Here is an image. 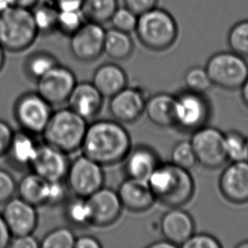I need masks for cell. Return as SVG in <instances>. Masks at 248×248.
I'll return each mask as SVG.
<instances>
[{
	"instance_id": "6da1fadb",
	"label": "cell",
	"mask_w": 248,
	"mask_h": 248,
	"mask_svg": "<svg viewBox=\"0 0 248 248\" xmlns=\"http://www.w3.org/2000/svg\"><path fill=\"white\" fill-rule=\"evenodd\" d=\"M131 148V136L122 123L99 120L87 125L81 150L104 167L124 161Z\"/></svg>"
},
{
	"instance_id": "7a4b0ae2",
	"label": "cell",
	"mask_w": 248,
	"mask_h": 248,
	"mask_svg": "<svg viewBox=\"0 0 248 248\" xmlns=\"http://www.w3.org/2000/svg\"><path fill=\"white\" fill-rule=\"evenodd\" d=\"M156 201L170 208H181L194 196L195 181L190 170L172 163L160 164L148 179Z\"/></svg>"
},
{
	"instance_id": "3957f363",
	"label": "cell",
	"mask_w": 248,
	"mask_h": 248,
	"mask_svg": "<svg viewBox=\"0 0 248 248\" xmlns=\"http://www.w3.org/2000/svg\"><path fill=\"white\" fill-rule=\"evenodd\" d=\"M87 121L70 108L53 112L42 136L44 142L66 155L81 150Z\"/></svg>"
},
{
	"instance_id": "277c9868",
	"label": "cell",
	"mask_w": 248,
	"mask_h": 248,
	"mask_svg": "<svg viewBox=\"0 0 248 248\" xmlns=\"http://www.w3.org/2000/svg\"><path fill=\"white\" fill-rule=\"evenodd\" d=\"M135 32L143 47L162 52L174 45L177 39L178 26L170 12L155 7L138 16Z\"/></svg>"
},
{
	"instance_id": "5b68a950",
	"label": "cell",
	"mask_w": 248,
	"mask_h": 248,
	"mask_svg": "<svg viewBox=\"0 0 248 248\" xmlns=\"http://www.w3.org/2000/svg\"><path fill=\"white\" fill-rule=\"evenodd\" d=\"M39 35L31 10L10 7L0 14V45L10 53H20L32 45Z\"/></svg>"
},
{
	"instance_id": "8992f818",
	"label": "cell",
	"mask_w": 248,
	"mask_h": 248,
	"mask_svg": "<svg viewBox=\"0 0 248 248\" xmlns=\"http://www.w3.org/2000/svg\"><path fill=\"white\" fill-rule=\"evenodd\" d=\"M205 70L213 86L225 90H237L248 78L247 59L231 51H220L208 59Z\"/></svg>"
},
{
	"instance_id": "52a82bcc",
	"label": "cell",
	"mask_w": 248,
	"mask_h": 248,
	"mask_svg": "<svg viewBox=\"0 0 248 248\" xmlns=\"http://www.w3.org/2000/svg\"><path fill=\"white\" fill-rule=\"evenodd\" d=\"M52 107L37 92L27 93L17 98L14 115L20 130L33 136L42 135L54 112Z\"/></svg>"
},
{
	"instance_id": "ba28073f",
	"label": "cell",
	"mask_w": 248,
	"mask_h": 248,
	"mask_svg": "<svg viewBox=\"0 0 248 248\" xmlns=\"http://www.w3.org/2000/svg\"><path fill=\"white\" fill-rule=\"evenodd\" d=\"M174 97V126L193 132L207 124L211 107L205 94L186 89Z\"/></svg>"
},
{
	"instance_id": "9c48e42d",
	"label": "cell",
	"mask_w": 248,
	"mask_h": 248,
	"mask_svg": "<svg viewBox=\"0 0 248 248\" xmlns=\"http://www.w3.org/2000/svg\"><path fill=\"white\" fill-rule=\"evenodd\" d=\"M64 181L72 194L87 198L104 186V169L97 162L82 155L70 163Z\"/></svg>"
},
{
	"instance_id": "30bf717a",
	"label": "cell",
	"mask_w": 248,
	"mask_h": 248,
	"mask_svg": "<svg viewBox=\"0 0 248 248\" xmlns=\"http://www.w3.org/2000/svg\"><path fill=\"white\" fill-rule=\"evenodd\" d=\"M190 141L197 162L202 167L216 170L228 161L225 151V133L218 128L206 124L192 132Z\"/></svg>"
},
{
	"instance_id": "8fae6325",
	"label": "cell",
	"mask_w": 248,
	"mask_h": 248,
	"mask_svg": "<svg viewBox=\"0 0 248 248\" xmlns=\"http://www.w3.org/2000/svg\"><path fill=\"white\" fill-rule=\"evenodd\" d=\"M77 84L74 72L59 64L37 81V93L52 106H58L67 103Z\"/></svg>"
},
{
	"instance_id": "7c38bea8",
	"label": "cell",
	"mask_w": 248,
	"mask_h": 248,
	"mask_svg": "<svg viewBox=\"0 0 248 248\" xmlns=\"http://www.w3.org/2000/svg\"><path fill=\"white\" fill-rule=\"evenodd\" d=\"M104 25L86 21L70 37V49L78 61L93 62L104 54Z\"/></svg>"
},
{
	"instance_id": "4fadbf2b",
	"label": "cell",
	"mask_w": 248,
	"mask_h": 248,
	"mask_svg": "<svg viewBox=\"0 0 248 248\" xmlns=\"http://www.w3.org/2000/svg\"><path fill=\"white\" fill-rule=\"evenodd\" d=\"M91 211V225L107 227L121 217L123 206L117 191L103 187L87 198Z\"/></svg>"
},
{
	"instance_id": "5bb4252c",
	"label": "cell",
	"mask_w": 248,
	"mask_h": 248,
	"mask_svg": "<svg viewBox=\"0 0 248 248\" xmlns=\"http://www.w3.org/2000/svg\"><path fill=\"white\" fill-rule=\"evenodd\" d=\"M218 189L223 198L233 204L248 202V161L231 162L222 171Z\"/></svg>"
},
{
	"instance_id": "9a60e30c",
	"label": "cell",
	"mask_w": 248,
	"mask_h": 248,
	"mask_svg": "<svg viewBox=\"0 0 248 248\" xmlns=\"http://www.w3.org/2000/svg\"><path fill=\"white\" fill-rule=\"evenodd\" d=\"M3 215L12 236L34 234L38 225L37 207L17 197L11 198L3 207Z\"/></svg>"
},
{
	"instance_id": "2e32d148",
	"label": "cell",
	"mask_w": 248,
	"mask_h": 248,
	"mask_svg": "<svg viewBox=\"0 0 248 248\" xmlns=\"http://www.w3.org/2000/svg\"><path fill=\"white\" fill-rule=\"evenodd\" d=\"M70 163L68 155L44 142L39 145L30 169L46 181H64Z\"/></svg>"
},
{
	"instance_id": "e0dca14e",
	"label": "cell",
	"mask_w": 248,
	"mask_h": 248,
	"mask_svg": "<svg viewBox=\"0 0 248 248\" xmlns=\"http://www.w3.org/2000/svg\"><path fill=\"white\" fill-rule=\"evenodd\" d=\"M148 97L138 87H125L110 97L109 111L114 120L121 123H133L144 114Z\"/></svg>"
},
{
	"instance_id": "ac0fdd59",
	"label": "cell",
	"mask_w": 248,
	"mask_h": 248,
	"mask_svg": "<svg viewBox=\"0 0 248 248\" xmlns=\"http://www.w3.org/2000/svg\"><path fill=\"white\" fill-rule=\"evenodd\" d=\"M195 220L187 211L181 208H171L163 215L160 230L164 238L181 248L195 233Z\"/></svg>"
},
{
	"instance_id": "d6986e66",
	"label": "cell",
	"mask_w": 248,
	"mask_h": 248,
	"mask_svg": "<svg viewBox=\"0 0 248 248\" xmlns=\"http://www.w3.org/2000/svg\"><path fill=\"white\" fill-rule=\"evenodd\" d=\"M104 98L93 82H78L68 99V108L84 120L91 121L100 113Z\"/></svg>"
},
{
	"instance_id": "ffe728a7",
	"label": "cell",
	"mask_w": 248,
	"mask_h": 248,
	"mask_svg": "<svg viewBox=\"0 0 248 248\" xmlns=\"http://www.w3.org/2000/svg\"><path fill=\"white\" fill-rule=\"evenodd\" d=\"M117 193L123 208L136 213L147 211L156 202L148 181L143 180L126 178L120 185Z\"/></svg>"
},
{
	"instance_id": "44dd1931",
	"label": "cell",
	"mask_w": 248,
	"mask_h": 248,
	"mask_svg": "<svg viewBox=\"0 0 248 248\" xmlns=\"http://www.w3.org/2000/svg\"><path fill=\"white\" fill-rule=\"evenodd\" d=\"M124 162L127 177L143 181H148L152 173L161 164L157 152L146 145L132 147Z\"/></svg>"
},
{
	"instance_id": "7402d4cb",
	"label": "cell",
	"mask_w": 248,
	"mask_h": 248,
	"mask_svg": "<svg viewBox=\"0 0 248 248\" xmlns=\"http://www.w3.org/2000/svg\"><path fill=\"white\" fill-rule=\"evenodd\" d=\"M92 82L104 98H110L127 87V75L120 65L106 63L95 71Z\"/></svg>"
},
{
	"instance_id": "603a6c76",
	"label": "cell",
	"mask_w": 248,
	"mask_h": 248,
	"mask_svg": "<svg viewBox=\"0 0 248 248\" xmlns=\"http://www.w3.org/2000/svg\"><path fill=\"white\" fill-rule=\"evenodd\" d=\"M39 144L34 140L33 135L20 130L15 131L6 156L9 163L15 169L22 170L30 168L37 155Z\"/></svg>"
},
{
	"instance_id": "cb8c5ba5",
	"label": "cell",
	"mask_w": 248,
	"mask_h": 248,
	"mask_svg": "<svg viewBox=\"0 0 248 248\" xmlns=\"http://www.w3.org/2000/svg\"><path fill=\"white\" fill-rule=\"evenodd\" d=\"M174 96L166 93L148 97L144 113L148 120L159 127L174 126Z\"/></svg>"
},
{
	"instance_id": "d4e9b609",
	"label": "cell",
	"mask_w": 248,
	"mask_h": 248,
	"mask_svg": "<svg viewBox=\"0 0 248 248\" xmlns=\"http://www.w3.org/2000/svg\"><path fill=\"white\" fill-rule=\"evenodd\" d=\"M48 183L49 181L31 171L17 183L16 193L19 198L37 208L46 206Z\"/></svg>"
},
{
	"instance_id": "484cf974",
	"label": "cell",
	"mask_w": 248,
	"mask_h": 248,
	"mask_svg": "<svg viewBox=\"0 0 248 248\" xmlns=\"http://www.w3.org/2000/svg\"><path fill=\"white\" fill-rule=\"evenodd\" d=\"M134 50V43L130 34L111 28L106 30L104 53L114 61H124Z\"/></svg>"
},
{
	"instance_id": "4316f807",
	"label": "cell",
	"mask_w": 248,
	"mask_h": 248,
	"mask_svg": "<svg viewBox=\"0 0 248 248\" xmlns=\"http://www.w3.org/2000/svg\"><path fill=\"white\" fill-rule=\"evenodd\" d=\"M118 7V0H83L81 11L87 21L104 25L109 22Z\"/></svg>"
},
{
	"instance_id": "83f0119b",
	"label": "cell",
	"mask_w": 248,
	"mask_h": 248,
	"mask_svg": "<svg viewBox=\"0 0 248 248\" xmlns=\"http://www.w3.org/2000/svg\"><path fill=\"white\" fill-rule=\"evenodd\" d=\"M57 64V59L53 54L46 51H37L27 58L24 69L28 78L37 81Z\"/></svg>"
},
{
	"instance_id": "f1b7e54d",
	"label": "cell",
	"mask_w": 248,
	"mask_h": 248,
	"mask_svg": "<svg viewBox=\"0 0 248 248\" xmlns=\"http://www.w3.org/2000/svg\"><path fill=\"white\" fill-rule=\"evenodd\" d=\"M31 13L38 33L50 35L57 31L59 10L51 1L37 3Z\"/></svg>"
},
{
	"instance_id": "f546056e",
	"label": "cell",
	"mask_w": 248,
	"mask_h": 248,
	"mask_svg": "<svg viewBox=\"0 0 248 248\" xmlns=\"http://www.w3.org/2000/svg\"><path fill=\"white\" fill-rule=\"evenodd\" d=\"M64 217L71 225L77 227L91 225V211L87 198L75 196L65 202Z\"/></svg>"
},
{
	"instance_id": "4dcf8cb0",
	"label": "cell",
	"mask_w": 248,
	"mask_h": 248,
	"mask_svg": "<svg viewBox=\"0 0 248 248\" xmlns=\"http://www.w3.org/2000/svg\"><path fill=\"white\" fill-rule=\"evenodd\" d=\"M225 151L228 161H248L247 138L238 131H227L225 133Z\"/></svg>"
},
{
	"instance_id": "1f68e13d",
	"label": "cell",
	"mask_w": 248,
	"mask_h": 248,
	"mask_svg": "<svg viewBox=\"0 0 248 248\" xmlns=\"http://www.w3.org/2000/svg\"><path fill=\"white\" fill-rule=\"evenodd\" d=\"M229 47L232 52L248 59V19L234 24L227 36Z\"/></svg>"
},
{
	"instance_id": "d6a6232c",
	"label": "cell",
	"mask_w": 248,
	"mask_h": 248,
	"mask_svg": "<svg viewBox=\"0 0 248 248\" xmlns=\"http://www.w3.org/2000/svg\"><path fill=\"white\" fill-rule=\"evenodd\" d=\"M76 236L68 227H58L44 235L40 241V248H74Z\"/></svg>"
},
{
	"instance_id": "836d02e7",
	"label": "cell",
	"mask_w": 248,
	"mask_h": 248,
	"mask_svg": "<svg viewBox=\"0 0 248 248\" xmlns=\"http://www.w3.org/2000/svg\"><path fill=\"white\" fill-rule=\"evenodd\" d=\"M184 81L187 90L198 93H206L213 86L205 67L200 66L189 69L185 74Z\"/></svg>"
},
{
	"instance_id": "e575fe53",
	"label": "cell",
	"mask_w": 248,
	"mask_h": 248,
	"mask_svg": "<svg viewBox=\"0 0 248 248\" xmlns=\"http://www.w3.org/2000/svg\"><path fill=\"white\" fill-rule=\"evenodd\" d=\"M87 21L81 10H59L57 31L71 37Z\"/></svg>"
},
{
	"instance_id": "d590c367",
	"label": "cell",
	"mask_w": 248,
	"mask_h": 248,
	"mask_svg": "<svg viewBox=\"0 0 248 248\" xmlns=\"http://www.w3.org/2000/svg\"><path fill=\"white\" fill-rule=\"evenodd\" d=\"M171 163L190 170L198 164L190 141H181L174 145L171 152Z\"/></svg>"
},
{
	"instance_id": "8d00e7d4",
	"label": "cell",
	"mask_w": 248,
	"mask_h": 248,
	"mask_svg": "<svg viewBox=\"0 0 248 248\" xmlns=\"http://www.w3.org/2000/svg\"><path fill=\"white\" fill-rule=\"evenodd\" d=\"M138 20V16L126 7L123 6L118 7L109 22L112 24L113 28L130 34L136 30Z\"/></svg>"
},
{
	"instance_id": "74e56055",
	"label": "cell",
	"mask_w": 248,
	"mask_h": 248,
	"mask_svg": "<svg viewBox=\"0 0 248 248\" xmlns=\"http://www.w3.org/2000/svg\"><path fill=\"white\" fill-rule=\"evenodd\" d=\"M71 191L65 181H49L46 206H57L68 200Z\"/></svg>"
},
{
	"instance_id": "f35d334b",
	"label": "cell",
	"mask_w": 248,
	"mask_h": 248,
	"mask_svg": "<svg viewBox=\"0 0 248 248\" xmlns=\"http://www.w3.org/2000/svg\"><path fill=\"white\" fill-rule=\"evenodd\" d=\"M17 183L13 175L4 169H0V205L15 197L16 193Z\"/></svg>"
},
{
	"instance_id": "ab89813d",
	"label": "cell",
	"mask_w": 248,
	"mask_h": 248,
	"mask_svg": "<svg viewBox=\"0 0 248 248\" xmlns=\"http://www.w3.org/2000/svg\"><path fill=\"white\" fill-rule=\"evenodd\" d=\"M182 248H221L222 245L218 239L207 233H194Z\"/></svg>"
},
{
	"instance_id": "60d3db41",
	"label": "cell",
	"mask_w": 248,
	"mask_h": 248,
	"mask_svg": "<svg viewBox=\"0 0 248 248\" xmlns=\"http://www.w3.org/2000/svg\"><path fill=\"white\" fill-rule=\"evenodd\" d=\"M15 131L10 124L0 119V158L5 156L13 139Z\"/></svg>"
},
{
	"instance_id": "b9f144b4",
	"label": "cell",
	"mask_w": 248,
	"mask_h": 248,
	"mask_svg": "<svg viewBox=\"0 0 248 248\" xmlns=\"http://www.w3.org/2000/svg\"><path fill=\"white\" fill-rule=\"evenodd\" d=\"M158 2V0H124V6L138 16L157 7Z\"/></svg>"
},
{
	"instance_id": "7bdbcfd3",
	"label": "cell",
	"mask_w": 248,
	"mask_h": 248,
	"mask_svg": "<svg viewBox=\"0 0 248 248\" xmlns=\"http://www.w3.org/2000/svg\"><path fill=\"white\" fill-rule=\"evenodd\" d=\"M9 248H40V241L33 234L12 236Z\"/></svg>"
},
{
	"instance_id": "ee69618b",
	"label": "cell",
	"mask_w": 248,
	"mask_h": 248,
	"mask_svg": "<svg viewBox=\"0 0 248 248\" xmlns=\"http://www.w3.org/2000/svg\"><path fill=\"white\" fill-rule=\"evenodd\" d=\"M102 244L92 235H81L76 238L74 248H101Z\"/></svg>"
},
{
	"instance_id": "f6af8a7d",
	"label": "cell",
	"mask_w": 248,
	"mask_h": 248,
	"mask_svg": "<svg viewBox=\"0 0 248 248\" xmlns=\"http://www.w3.org/2000/svg\"><path fill=\"white\" fill-rule=\"evenodd\" d=\"M58 10H81L83 0H50Z\"/></svg>"
},
{
	"instance_id": "bcb514c9",
	"label": "cell",
	"mask_w": 248,
	"mask_h": 248,
	"mask_svg": "<svg viewBox=\"0 0 248 248\" xmlns=\"http://www.w3.org/2000/svg\"><path fill=\"white\" fill-rule=\"evenodd\" d=\"M12 235L2 214H0V248H9Z\"/></svg>"
},
{
	"instance_id": "7dc6e473",
	"label": "cell",
	"mask_w": 248,
	"mask_h": 248,
	"mask_svg": "<svg viewBox=\"0 0 248 248\" xmlns=\"http://www.w3.org/2000/svg\"><path fill=\"white\" fill-rule=\"evenodd\" d=\"M14 6L31 10L39 3L40 0H12Z\"/></svg>"
},
{
	"instance_id": "c3c4849f",
	"label": "cell",
	"mask_w": 248,
	"mask_h": 248,
	"mask_svg": "<svg viewBox=\"0 0 248 248\" xmlns=\"http://www.w3.org/2000/svg\"><path fill=\"white\" fill-rule=\"evenodd\" d=\"M148 248H176V246H174L173 243L167 241L166 239L161 240V241H156L153 242L151 244L148 246Z\"/></svg>"
},
{
	"instance_id": "681fc988",
	"label": "cell",
	"mask_w": 248,
	"mask_h": 248,
	"mask_svg": "<svg viewBox=\"0 0 248 248\" xmlns=\"http://www.w3.org/2000/svg\"><path fill=\"white\" fill-rule=\"evenodd\" d=\"M240 89H241V97H242V102L248 108V78Z\"/></svg>"
},
{
	"instance_id": "f907efd6",
	"label": "cell",
	"mask_w": 248,
	"mask_h": 248,
	"mask_svg": "<svg viewBox=\"0 0 248 248\" xmlns=\"http://www.w3.org/2000/svg\"><path fill=\"white\" fill-rule=\"evenodd\" d=\"M13 6L12 0H0V14L3 13V11Z\"/></svg>"
},
{
	"instance_id": "816d5d0a",
	"label": "cell",
	"mask_w": 248,
	"mask_h": 248,
	"mask_svg": "<svg viewBox=\"0 0 248 248\" xmlns=\"http://www.w3.org/2000/svg\"><path fill=\"white\" fill-rule=\"evenodd\" d=\"M4 63H5V50L0 45V71H2Z\"/></svg>"
},
{
	"instance_id": "f5cc1de1",
	"label": "cell",
	"mask_w": 248,
	"mask_h": 248,
	"mask_svg": "<svg viewBox=\"0 0 248 248\" xmlns=\"http://www.w3.org/2000/svg\"><path fill=\"white\" fill-rule=\"evenodd\" d=\"M237 248H248V241H243V242H240L238 245H236Z\"/></svg>"
},
{
	"instance_id": "db71d44e",
	"label": "cell",
	"mask_w": 248,
	"mask_h": 248,
	"mask_svg": "<svg viewBox=\"0 0 248 248\" xmlns=\"http://www.w3.org/2000/svg\"><path fill=\"white\" fill-rule=\"evenodd\" d=\"M247 145H248V137L247 138Z\"/></svg>"
}]
</instances>
